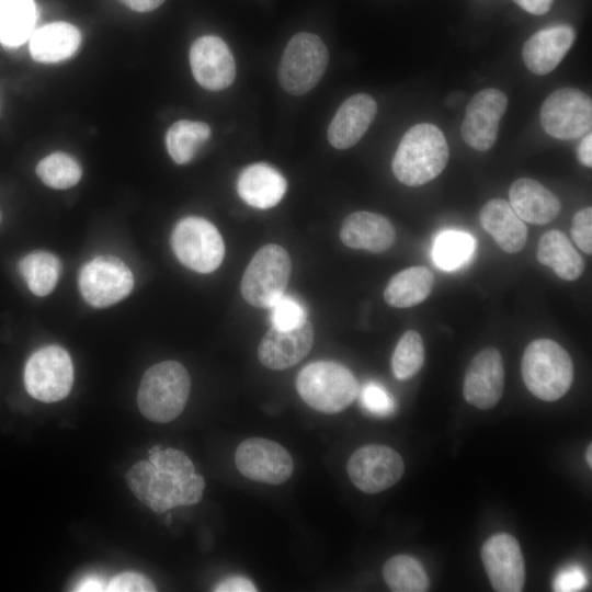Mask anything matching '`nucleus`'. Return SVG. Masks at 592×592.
Returning <instances> with one entry per match:
<instances>
[{
    "label": "nucleus",
    "instance_id": "423d86ee",
    "mask_svg": "<svg viewBox=\"0 0 592 592\" xmlns=\"http://www.w3.org/2000/svg\"><path fill=\"white\" fill-rule=\"evenodd\" d=\"M328 60V49L319 36L297 33L288 42L278 65L281 87L294 95L305 94L320 81Z\"/></svg>",
    "mask_w": 592,
    "mask_h": 592
},
{
    "label": "nucleus",
    "instance_id": "6e6552de",
    "mask_svg": "<svg viewBox=\"0 0 592 592\" xmlns=\"http://www.w3.org/2000/svg\"><path fill=\"white\" fill-rule=\"evenodd\" d=\"M171 247L183 265L198 273L215 271L225 255L219 231L202 217L180 220L172 231Z\"/></svg>",
    "mask_w": 592,
    "mask_h": 592
},
{
    "label": "nucleus",
    "instance_id": "c9c22d12",
    "mask_svg": "<svg viewBox=\"0 0 592 592\" xmlns=\"http://www.w3.org/2000/svg\"><path fill=\"white\" fill-rule=\"evenodd\" d=\"M148 460L157 468L167 469L182 475H192L195 468L189 456L175 448L162 449L153 446L148 451Z\"/></svg>",
    "mask_w": 592,
    "mask_h": 592
},
{
    "label": "nucleus",
    "instance_id": "c03bdc74",
    "mask_svg": "<svg viewBox=\"0 0 592 592\" xmlns=\"http://www.w3.org/2000/svg\"><path fill=\"white\" fill-rule=\"evenodd\" d=\"M133 11L149 12L161 5L164 0H118Z\"/></svg>",
    "mask_w": 592,
    "mask_h": 592
},
{
    "label": "nucleus",
    "instance_id": "a878e982",
    "mask_svg": "<svg viewBox=\"0 0 592 592\" xmlns=\"http://www.w3.org/2000/svg\"><path fill=\"white\" fill-rule=\"evenodd\" d=\"M536 257L539 263L553 269L565 281H576L585 267L582 257L559 230L547 231L540 237Z\"/></svg>",
    "mask_w": 592,
    "mask_h": 592
},
{
    "label": "nucleus",
    "instance_id": "7ed1b4c3",
    "mask_svg": "<svg viewBox=\"0 0 592 592\" xmlns=\"http://www.w3.org/2000/svg\"><path fill=\"white\" fill-rule=\"evenodd\" d=\"M190 390L186 368L177 361H163L145 372L137 391V406L146 419L166 423L182 413Z\"/></svg>",
    "mask_w": 592,
    "mask_h": 592
},
{
    "label": "nucleus",
    "instance_id": "c85d7f7f",
    "mask_svg": "<svg viewBox=\"0 0 592 592\" xmlns=\"http://www.w3.org/2000/svg\"><path fill=\"white\" fill-rule=\"evenodd\" d=\"M210 136V127L204 122L181 119L169 127L166 145L172 160L178 164L190 162L197 149Z\"/></svg>",
    "mask_w": 592,
    "mask_h": 592
},
{
    "label": "nucleus",
    "instance_id": "2eb2a0df",
    "mask_svg": "<svg viewBox=\"0 0 592 592\" xmlns=\"http://www.w3.org/2000/svg\"><path fill=\"white\" fill-rule=\"evenodd\" d=\"M481 560L498 592H520L525 583V563L519 542L508 533L490 536L481 547Z\"/></svg>",
    "mask_w": 592,
    "mask_h": 592
},
{
    "label": "nucleus",
    "instance_id": "0eeeda50",
    "mask_svg": "<svg viewBox=\"0 0 592 592\" xmlns=\"http://www.w3.org/2000/svg\"><path fill=\"white\" fill-rule=\"evenodd\" d=\"M292 263L287 251L278 244L258 250L241 280V294L254 307L270 308L285 292Z\"/></svg>",
    "mask_w": 592,
    "mask_h": 592
},
{
    "label": "nucleus",
    "instance_id": "f3484780",
    "mask_svg": "<svg viewBox=\"0 0 592 592\" xmlns=\"http://www.w3.org/2000/svg\"><path fill=\"white\" fill-rule=\"evenodd\" d=\"M504 389V367L500 352L486 348L469 363L463 385L465 400L481 410L493 408Z\"/></svg>",
    "mask_w": 592,
    "mask_h": 592
},
{
    "label": "nucleus",
    "instance_id": "37998d69",
    "mask_svg": "<svg viewBox=\"0 0 592 592\" xmlns=\"http://www.w3.org/2000/svg\"><path fill=\"white\" fill-rule=\"evenodd\" d=\"M578 160L585 167H592V135L588 133L582 138L577 149Z\"/></svg>",
    "mask_w": 592,
    "mask_h": 592
},
{
    "label": "nucleus",
    "instance_id": "f704fd0d",
    "mask_svg": "<svg viewBox=\"0 0 592 592\" xmlns=\"http://www.w3.org/2000/svg\"><path fill=\"white\" fill-rule=\"evenodd\" d=\"M270 308V319L273 328L293 329L307 321L305 307L289 295L283 294Z\"/></svg>",
    "mask_w": 592,
    "mask_h": 592
},
{
    "label": "nucleus",
    "instance_id": "aec40b11",
    "mask_svg": "<svg viewBox=\"0 0 592 592\" xmlns=\"http://www.w3.org/2000/svg\"><path fill=\"white\" fill-rule=\"evenodd\" d=\"M377 113L376 101L366 93L346 99L328 128V140L337 149H348L360 141Z\"/></svg>",
    "mask_w": 592,
    "mask_h": 592
},
{
    "label": "nucleus",
    "instance_id": "f03ea898",
    "mask_svg": "<svg viewBox=\"0 0 592 592\" xmlns=\"http://www.w3.org/2000/svg\"><path fill=\"white\" fill-rule=\"evenodd\" d=\"M448 160L443 132L430 123L410 127L402 136L392 158V172L408 186H419L435 179Z\"/></svg>",
    "mask_w": 592,
    "mask_h": 592
},
{
    "label": "nucleus",
    "instance_id": "c756f323",
    "mask_svg": "<svg viewBox=\"0 0 592 592\" xmlns=\"http://www.w3.org/2000/svg\"><path fill=\"white\" fill-rule=\"evenodd\" d=\"M383 576L395 592H424L430 587L424 568L409 555H396L388 559L383 567Z\"/></svg>",
    "mask_w": 592,
    "mask_h": 592
},
{
    "label": "nucleus",
    "instance_id": "393cba45",
    "mask_svg": "<svg viewBox=\"0 0 592 592\" xmlns=\"http://www.w3.org/2000/svg\"><path fill=\"white\" fill-rule=\"evenodd\" d=\"M81 44V33L72 24H47L31 36L30 53L38 62H58L71 57Z\"/></svg>",
    "mask_w": 592,
    "mask_h": 592
},
{
    "label": "nucleus",
    "instance_id": "4c0bfd02",
    "mask_svg": "<svg viewBox=\"0 0 592 592\" xmlns=\"http://www.w3.org/2000/svg\"><path fill=\"white\" fill-rule=\"evenodd\" d=\"M571 237L574 243L585 253H592V208L578 210L571 221Z\"/></svg>",
    "mask_w": 592,
    "mask_h": 592
},
{
    "label": "nucleus",
    "instance_id": "bb28decb",
    "mask_svg": "<svg viewBox=\"0 0 592 592\" xmlns=\"http://www.w3.org/2000/svg\"><path fill=\"white\" fill-rule=\"evenodd\" d=\"M433 285L434 275L430 269L411 266L390 278L384 292V299L390 307H412L431 294Z\"/></svg>",
    "mask_w": 592,
    "mask_h": 592
},
{
    "label": "nucleus",
    "instance_id": "7c9ffc66",
    "mask_svg": "<svg viewBox=\"0 0 592 592\" xmlns=\"http://www.w3.org/2000/svg\"><path fill=\"white\" fill-rule=\"evenodd\" d=\"M19 270L34 295L46 296L57 285L60 264L54 254L36 251L21 259Z\"/></svg>",
    "mask_w": 592,
    "mask_h": 592
},
{
    "label": "nucleus",
    "instance_id": "4be33fe9",
    "mask_svg": "<svg viewBox=\"0 0 592 592\" xmlns=\"http://www.w3.org/2000/svg\"><path fill=\"white\" fill-rule=\"evenodd\" d=\"M510 205L526 223L545 225L555 219L561 204L558 197L538 181L522 178L514 181L509 191Z\"/></svg>",
    "mask_w": 592,
    "mask_h": 592
},
{
    "label": "nucleus",
    "instance_id": "cd10ccee",
    "mask_svg": "<svg viewBox=\"0 0 592 592\" xmlns=\"http://www.w3.org/2000/svg\"><path fill=\"white\" fill-rule=\"evenodd\" d=\"M36 20L33 0H0V43L18 46L32 33Z\"/></svg>",
    "mask_w": 592,
    "mask_h": 592
},
{
    "label": "nucleus",
    "instance_id": "2f4dec72",
    "mask_svg": "<svg viewBox=\"0 0 592 592\" xmlns=\"http://www.w3.org/2000/svg\"><path fill=\"white\" fill-rule=\"evenodd\" d=\"M36 174L45 185L56 190H65L79 182L82 170L71 156L54 152L37 163Z\"/></svg>",
    "mask_w": 592,
    "mask_h": 592
},
{
    "label": "nucleus",
    "instance_id": "ea45409f",
    "mask_svg": "<svg viewBox=\"0 0 592 592\" xmlns=\"http://www.w3.org/2000/svg\"><path fill=\"white\" fill-rule=\"evenodd\" d=\"M587 584L585 571L579 565H569L557 573L553 588L557 592H574L583 590Z\"/></svg>",
    "mask_w": 592,
    "mask_h": 592
},
{
    "label": "nucleus",
    "instance_id": "9b49d317",
    "mask_svg": "<svg viewBox=\"0 0 592 592\" xmlns=\"http://www.w3.org/2000/svg\"><path fill=\"white\" fill-rule=\"evenodd\" d=\"M134 276L129 267L112 255H101L83 265L79 288L84 300L104 308L125 298L133 289Z\"/></svg>",
    "mask_w": 592,
    "mask_h": 592
},
{
    "label": "nucleus",
    "instance_id": "dca6fc26",
    "mask_svg": "<svg viewBox=\"0 0 592 592\" xmlns=\"http://www.w3.org/2000/svg\"><path fill=\"white\" fill-rule=\"evenodd\" d=\"M190 65L196 82L207 90H224L236 77L234 56L227 44L215 35L194 41L190 48Z\"/></svg>",
    "mask_w": 592,
    "mask_h": 592
},
{
    "label": "nucleus",
    "instance_id": "20e7f679",
    "mask_svg": "<svg viewBox=\"0 0 592 592\" xmlns=\"http://www.w3.org/2000/svg\"><path fill=\"white\" fill-rule=\"evenodd\" d=\"M521 373L526 388L535 397L544 401H556L572 384L573 365L561 345L550 339H538L526 346Z\"/></svg>",
    "mask_w": 592,
    "mask_h": 592
},
{
    "label": "nucleus",
    "instance_id": "58836bf2",
    "mask_svg": "<svg viewBox=\"0 0 592 592\" xmlns=\"http://www.w3.org/2000/svg\"><path fill=\"white\" fill-rule=\"evenodd\" d=\"M110 592H151L157 591L150 579L138 572H123L115 576L107 584Z\"/></svg>",
    "mask_w": 592,
    "mask_h": 592
},
{
    "label": "nucleus",
    "instance_id": "4468645a",
    "mask_svg": "<svg viewBox=\"0 0 592 592\" xmlns=\"http://www.w3.org/2000/svg\"><path fill=\"white\" fill-rule=\"evenodd\" d=\"M508 109L506 95L498 89L477 92L466 106L460 133L464 141L471 148L486 151L490 149L499 133V123Z\"/></svg>",
    "mask_w": 592,
    "mask_h": 592
},
{
    "label": "nucleus",
    "instance_id": "412c9836",
    "mask_svg": "<svg viewBox=\"0 0 592 592\" xmlns=\"http://www.w3.org/2000/svg\"><path fill=\"white\" fill-rule=\"evenodd\" d=\"M340 238L349 248L379 253L394 244L396 232L385 216L371 212H355L344 219Z\"/></svg>",
    "mask_w": 592,
    "mask_h": 592
},
{
    "label": "nucleus",
    "instance_id": "79ce46f5",
    "mask_svg": "<svg viewBox=\"0 0 592 592\" xmlns=\"http://www.w3.org/2000/svg\"><path fill=\"white\" fill-rule=\"evenodd\" d=\"M519 7L528 13L540 15L546 13L554 0H513Z\"/></svg>",
    "mask_w": 592,
    "mask_h": 592
},
{
    "label": "nucleus",
    "instance_id": "49530a36",
    "mask_svg": "<svg viewBox=\"0 0 592 592\" xmlns=\"http://www.w3.org/2000/svg\"><path fill=\"white\" fill-rule=\"evenodd\" d=\"M591 452H592V445L589 444V446L587 447L585 459H587V463L589 464L590 467L592 466Z\"/></svg>",
    "mask_w": 592,
    "mask_h": 592
},
{
    "label": "nucleus",
    "instance_id": "f257e3e1",
    "mask_svg": "<svg viewBox=\"0 0 592 592\" xmlns=\"http://www.w3.org/2000/svg\"><path fill=\"white\" fill-rule=\"evenodd\" d=\"M126 480L134 496L157 513L200 502L205 488L204 477L196 473H173L157 468L149 460L134 464Z\"/></svg>",
    "mask_w": 592,
    "mask_h": 592
},
{
    "label": "nucleus",
    "instance_id": "9d476101",
    "mask_svg": "<svg viewBox=\"0 0 592 592\" xmlns=\"http://www.w3.org/2000/svg\"><path fill=\"white\" fill-rule=\"evenodd\" d=\"M540 123L554 138L569 140L590 133L592 101L576 88H561L551 92L540 109Z\"/></svg>",
    "mask_w": 592,
    "mask_h": 592
},
{
    "label": "nucleus",
    "instance_id": "a18cd8bd",
    "mask_svg": "<svg viewBox=\"0 0 592 592\" xmlns=\"http://www.w3.org/2000/svg\"><path fill=\"white\" fill-rule=\"evenodd\" d=\"M76 591H105L106 585L98 578H86L75 589Z\"/></svg>",
    "mask_w": 592,
    "mask_h": 592
},
{
    "label": "nucleus",
    "instance_id": "e433bc0d",
    "mask_svg": "<svg viewBox=\"0 0 592 592\" xmlns=\"http://www.w3.org/2000/svg\"><path fill=\"white\" fill-rule=\"evenodd\" d=\"M362 406L372 414L385 417L395 410V402L388 391L376 383L366 384L361 391Z\"/></svg>",
    "mask_w": 592,
    "mask_h": 592
},
{
    "label": "nucleus",
    "instance_id": "ddd939ff",
    "mask_svg": "<svg viewBox=\"0 0 592 592\" xmlns=\"http://www.w3.org/2000/svg\"><path fill=\"white\" fill-rule=\"evenodd\" d=\"M235 465L244 477L270 485L287 481L294 470V462L287 449L263 437L242 441L236 449Z\"/></svg>",
    "mask_w": 592,
    "mask_h": 592
},
{
    "label": "nucleus",
    "instance_id": "f8f14e48",
    "mask_svg": "<svg viewBox=\"0 0 592 592\" xmlns=\"http://www.w3.org/2000/svg\"><path fill=\"white\" fill-rule=\"evenodd\" d=\"M346 470L354 486L365 493H378L392 487L402 477V457L391 447L368 444L349 458Z\"/></svg>",
    "mask_w": 592,
    "mask_h": 592
},
{
    "label": "nucleus",
    "instance_id": "39448f33",
    "mask_svg": "<svg viewBox=\"0 0 592 592\" xmlns=\"http://www.w3.org/2000/svg\"><path fill=\"white\" fill-rule=\"evenodd\" d=\"M296 388L309 407L323 413L344 410L358 394L357 380L351 371L331 361L306 365L297 375Z\"/></svg>",
    "mask_w": 592,
    "mask_h": 592
},
{
    "label": "nucleus",
    "instance_id": "b1692460",
    "mask_svg": "<svg viewBox=\"0 0 592 592\" xmlns=\"http://www.w3.org/2000/svg\"><path fill=\"white\" fill-rule=\"evenodd\" d=\"M285 178L266 163L248 166L237 181L241 200L252 207L266 209L277 205L286 192Z\"/></svg>",
    "mask_w": 592,
    "mask_h": 592
},
{
    "label": "nucleus",
    "instance_id": "6ab92c4d",
    "mask_svg": "<svg viewBox=\"0 0 592 592\" xmlns=\"http://www.w3.org/2000/svg\"><path fill=\"white\" fill-rule=\"evenodd\" d=\"M574 39L576 32L567 24L540 30L524 43L523 61L531 72L547 75L560 64Z\"/></svg>",
    "mask_w": 592,
    "mask_h": 592
},
{
    "label": "nucleus",
    "instance_id": "a19ab883",
    "mask_svg": "<svg viewBox=\"0 0 592 592\" xmlns=\"http://www.w3.org/2000/svg\"><path fill=\"white\" fill-rule=\"evenodd\" d=\"M217 592H255L257 588L251 580L244 577L234 576L220 581L214 588Z\"/></svg>",
    "mask_w": 592,
    "mask_h": 592
},
{
    "label": "nucleus",
    "instance_id": "a211bd4d",
    "mask_svg": "<svg viewBox=\"0 0 592 592\" xmlns=\"http://www.w3.org/2000/svg\"><path fill=\"white\" fill-rule=\"evenodd\" d=\"M312 344L314 330L308 321L293 329L272 327L260 342L258 356L265 367L282 371L299 363Z\"/></svg>",
    "mask_w": 592,
    "mask_h": 592
},
{
    "label": "nucleus",
    "instance_id": "473e14b6",
    "mask_svg": "<svg viewBox=\"0 0 592 592\" xmlns=\"http://www.w3.org/2000/svg\"><path fill=\"white\" fill-rule=\"evenodd\" d=\"M474 249L475 240L470 235L462 231H445L435 240L433 259L441 269L452 271L468 261Z\"/></svg>",
    "mask_w": 592,
    "mask_h": 592
},
{
    "label": "nucleus",
    "instance_id": "72a5a7b5",
    "mask_svg": "<svg viewBox=\"0 0 592 592\" xmlns=\"http://www.w3.org/2000/svg\"><path fill=\"white\" fill-rule=\"evenodd\" d=\"M424 363L422 337L415 330L406 331L399 339L392 357L391 369L395 377L406 380L419 373Z\"/></svg>",
    "mask_w": 592,
    "mask_h": 592
},
{
    "label": "nucleus",
    "instance_id": "5701e85b",
    "mask_svg": "<svg viewBox=\"0 0 592 592\" xmlns=\"http://www.w3.org/2000/svg\"><path fill=\"white\" fill-rule=\"evenodd\" d=\"M480 224L506 253H517L526 244V225L502 198H492L482 206Z\"/></svg>",
    "mask_w": 592,
    "mask_h": 592
},
{
    "label": "nucleus",
    "instance_id": "1a4fd4ad",
    "mask_svg": "<svg viewBox=\"0 0 592 592\" xmlns=\"http://www.w3.org/2000/svg\"><path fill=\"white\" fill-rule=\"evenodd\" d=\"M73 384V366L68 352L58 345H47L35 351L24 368L27 392L43 402L66 398Z\"/></svg>",
    "mask_w": 592,
    "mask_h": 592
},
{
    "label": "nucleus",
    "instance_id": "de8ad7c7",
    "mask_svg": "<svg viewBox=\"0 0 592 592\" xmlns=\"http://www.w3.org/2000/svg\"><path fill=\"white\" fill-rule=\"evenodd\" d=\"M0 220H1V214H0Z\"/></svg>",
    "mask_w": 592,
    "mask_h": 592
}]
</instances>
